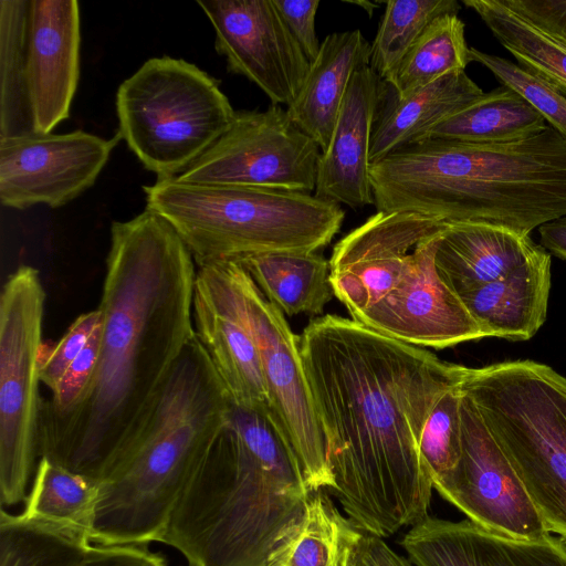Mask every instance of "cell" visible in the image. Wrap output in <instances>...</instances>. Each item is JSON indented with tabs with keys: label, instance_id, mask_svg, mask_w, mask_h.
Listing matches in <instances>:
<instances>
[{
	"label": "cell",
	"instance_id": "obj_1",
	"mask_svg": "<svg viewBox=\"0 0 566 566\" xmlns=\"http://www.w3.org/2000/svg\"><path fill=\"white\" fill-rule=\"evenodd\" d=\"M300 349L346 515L381 538L423 520L433 484L421 432L467 367L337 315L311 321Z\"/></svg>",
	"mask_w": 566,
	"mask_h": 566
},
{
	"label": "cell",
	"instance_id": "obj_2",
	"mask_svg": "<svg viewBox=\"0 0 566 566\" xmlns=\"http://www.w3.org/2000/svg\"><path fill=\"white\" fill-rule=\"evenodd\" d=\"M195 264L172 226L147 208L112 223L95 371L70 411L39 420V458L99 483L111 475L196 335Z\"/></svg>",
	"mask_w": 566,
	"mask_h": 566
},
{
	"label": "cell",
	"instance_id": "obj_3",
	"mask_svg": "<svg viewBox=\"0 0 566 566\" xmlns=\"http://www.w3.org/2000/svg\"><path fill=\"white\" fill-rule=\"evenodd\" d=\"M310 490L268 409L231 401L228 422L184 488L159 541L187 566H270Z\"/></svg>",
	"mask_w": 566,
	"mask_h": 566
},
{
	"label": "cell",
	"instance_id": "obj_4",
	"mask_svg": "<svg viewBox=\"0 0 566 566\" xmlns=\"http://www.w3.org/2000/svg\"><path fill=\"white\" fill-rule=\"evenodd\" d=\"M369 182L377 211L530 234L566 216V142L551 126L499 144L424 138L370 164Z\"/></svg>",
	"mask_w": 566,
	"mask_h": 566
},
{
	"label": "cell",
	"instance_id": "obj_5",
	"mask_svg": "<svg viewBox=\"0 0 566 566\" xmlns=\"http://www.w3.org/2000/svg\"><path fill=\"white\" fill-rule=\"evenodd\" d=\"M231 399L195 335L101 493L96 545L159 542L174 506L228 422Z\"/></svg>",
	"mask_w": 566,
	"mask_h": 566
},
{
	"label": "cell",
	"instance_id": "obj_6",
	"mask_svg": "<svg viewBox=\"0 0 566 566\" xmlns=\"http://www.w3.org/2000/svg\"><path fill=\"white\" fill-rule=\"evenodd\" d=\"M446 228L417 213L377 211L338 240L329 259L331 283L352 319L420 347L488 337L437 270Z\"/></svg>",
	"mask_w": 566,
	"mask_h": 566
},
{
	"label": "cell",
	"instance_id": "obj_7",
	"mask_svg": "<svg viewBox=\"0 0 566 566\" xmlns=\"http://www.w3.org/2000/svg\"><path fill=\"white\" fill-rule=\"evenodd\" d=\"M146 208L177 231L198 266L263 252H316L339 232L345 212L314 193L157 179Z\"/></svg>",
	"mask_w": 566,
	"mask_h": 566
},
{
	"label": "cell",
	"instance_id": "obj_8",
	"mask_svg": "<svg viewBox=\"0 0 566 566\" xmlns=\"http://www.w3.org/2000/svg\"><path fill=\"white\" fill-rule=\"evenodd\" d=\"M460 387L510 459L548 532L566 543V378L526 359L467 367Z\"/></svg>",
	"mask_w": 566,
	"mask_h": 566
},
{
	"label": "cell",
	"instance_id": "obj_9",
	"mask_svg": "<svg viewBox=\"0 0 566 566\" xmlns=\"http://www.w3.org/2000/svg\"><path fill=\"white\" fill-rule=\"evenodd\" d=\"M118 133L157 179L175 178L229 128L235 111L219 82L182 59L151 57L118 86Z\"/></svg>",
	"mask_w": 566,
	"mask_h": 566
},
{
	"label": "cell",
	"instance_id": "obj_10",
	"mask_svg": "<svg viewBox=\"0 0 566 566\" xmlns=\"http://www.w3.org/2000/svg\"><path fill=\"white\" fill-rule=\"evenodd\" d=\"M198 268L208 273L254 339L269 394L270 416L308 490H333L334 478L302 361L300 337L238 261L223 260Z\"/></svg>",
	"mask_w": 566,
	"mask_h": 566
},
{
	"label": "cell",
	"instance_id": "obj_11",
	"mask_svg": "<svg viewBox=\"0 0 566 566\" xmlns=\"http://www.w3.org/2000/svg\"><path fill=\"white\" fill-rule=\"evenodd\" d=\"M45 292L39 271L21 265L0 295V502L25 501L36 470L39 355Z\"/></svg>",
	"mask_w": 566,
	"mask_h": 566
},
{
	"label": "cell",
	"instance_id": "obj_12",
	"mask_svg": "<svg viewBox=\"0 0 566 566\" xmlns=\"http://www.w3.org/2000/svg\"><path fill=\"white\" fill-rule=\"evenodd\" d=\"M318 145L281 105L235 111L229 128L184 172L179 182L314 193Z\"/></svg>",
	"mask_w": 566,
	"mask_h": 566
},
{
	"label": "cell",
	"instance_id": "obj_13",
	"mask_svg": "<svg viewBox=\"0 0 566 566\" xmlns=\"http://www.w3.org/2000/svg\"><path fill=\"white\" fill-rule=\"evenodd\" d=\"M461 438L458 465L433 489L469 521L492 533L516 539L549 534L510 459L462 390Z\"/></svg>",
	"mask_w": 566,
	"mask_h": 566
},
{
	"label": "cell",
	"instance_id": "obj_14",
	"mask_svg": "<svg viewBox=\"0 0 566 566\" xmlns=\"http://www.w3.org/2000/svg\"><path fill=\"white\" fill-rule=\"evenodd\" d=\"M122 140L74 130L0 138V202L57 208L91 188Z\"/></svg>",
	"mask_w": 566,
	"mask_h": 566
},
{
	"label": "cell",
	"instance_id": "obj_15",
	"mask_svg": "<svg viewBox=\"0 0 566 566\" xmlns=\"http://www.w3.org/2000/svg\"><path fill=\"white\" fill-rule=\"evenodd\" d=\"M214 33L216 51L230 73L254 83L273 105L290 106L311 64L274 0H197Z\"/></svg>",
	"mask_w": 566,
	"mask_h": 566
},
{
	"label": "cell",
	"instance_id": "obj_16",
	"mask_svg": "<svg viewBox=\"0 0 566 566\" xmlns=\"http://www.w3.org/2000/svg\"><path fill=\"white\" fill-rule=\"evenodd\" d=\"M81 18L76 0H29L27 85L35 134L69 118L80 78Z\"/></svg>",
	"mask_w": 566,
	"mask_h": 566
},
{
	"label": "cell",
	"instance_id": "obj_17",
	"mask_svg": "<svg viewBox=\"0 0 566 566\" xmlns=\"http://www.w3.org/2000/svg\"><path fill=\"white\" fill-rule=\"evenodd\" d=\"M415 566H566V543L551 533L516 539L469 520L426 516L400 541Z\"/></svg>",
	"mask_w": 566,
	"mask_h": 566
},
{
	"label": "cell",
	"instance_id": "obj_18",
	"mask_svg": "<svg viewBox=\"0 0 566 566\" xmlns=\"http://www.w3.org/2000/svg\"><path fill=\"white\" fill-rule=\"evenodd\" d=\"M381 83L369 65L350 77L329 145L319 155L316 197L354 209L374 205L369 150Z\"/></svg>",
	"mask_w": 566,
	"mask_h": 566
},
{
	"label": "cell",
	"instance_id": "obj_19",
	"mask_svg": "<svg viewBox=\"0 0 566 566\" xmlns=\"http://www.w3.org/2000/svg\"><path fill=\"white\" fill-rule=\"evenodd\" d=\"M192 317L196 336L231 401L250 409L269 410V394L254 339L202 268L197 269Z\"/></svg>",
	"mask_w": 566,
	"mask_h": 566
},
{
	"label": "cell",
	"instance_id": "obj_20",
	"mask_svg": "<svg viewBox=\"0 0 566 566\" xmlns=\"http://www.w3.org/2000/svg\"><path fill=\"white\" fill-rule=\"evenodd\" d=\"M543 247L530 234L476 223H449L436 251V266L458 295L496 281L533 258Z\"/></svg>",
	"mask_w": 566,
	"mask_h": 566
},
{
	"label": "cell",
	"instance_id": "obj_21",
	"mask_svg": "<svg viewBox=\"0 0 566 566\" xmlns=\"http://www.w3.org/2000/svg\"><path fill=\"white\" fill-rule=\"evenodd\" d=\"M551 263L542 248L510 274L459 297L488 337L527 340L546 319Z\"/></svg>",
	"mask_w": 566,
	"mask_h": 566
},
{
	"label": "cell",
	"instance_id": "obj_22",
	"mask_svg": "<svg viewBox=\"0 0 566 566\" xmlns=\"http://www.w3.org/2000/svg\"><path fill=\"white\" fill-rule=\"evenodd\" d=\"M370 61V43L359 29L334 32L321 42L317 57L294 102L286 108L292 122L324 153L353 74Z\"/></svg>",
	"mask_w": 566,
	"mask_h": 566
},
{
	"label": "cell",
	"instance_id": "obj_23",
	"mask_svg": "<svg viewBox=\"0 0 566 566\" xmlns=\"http://www.w3.org/2000/svg\"><path fill=\"white\" fill-rule=\"evenodd\" d=\"M484 92L465 71L449 73L406 97L394 95L378 113L369 160L376 163L394 150L421 140L437 124L464 108Z\"/></svg>",
	"mask_w": 566,
	"mask_h": 566
},
{
	"label": "cell",
	"instance_id": "obj_24",
	"mask_svg": "<svg viewBox=\"0 0 566 566\" xmlns=\"http://www.w3.org/2000/svg\"><path fill=\"white\" fill-rule=\"evenodd\" d=\"M235 261L283 314H321L335 296L329 260L316 252H263Z\"/></svg>",
	"mask_w": 566,
	"mask_h": 566
},
{
	"label": "cell",
	"instance_id": "obj_25",
	"mask_svg": "<svg viewBox=\"0 0 566 566\" xmlns=\"http://www.w3.org/2000/svg\"><path fill=\"white\" fill-rule=\"evenodd\" d=\"M363 534L325 489L311 491L301 521L277 545L270 566H349Z\"/></svg>",
	"mask_w": 566,
	"mask_h": 566
},
{
	"label": "cell",
	"instance_id": "obj_26",
	"mask_svg": "<svg viewBox=\"0 0 566 566\" xmlns=\"http://www.w3.org/2000/svg\"><path fill=\"white\" fill-rule=\"evenodd\" d=\"M547 126L532 105L502 85L437 124L424 138L499 144L526 138Z\"/></svg>",
	"mask_w": 566,
	"mask_h": 566
},
{
	"label": "cell",
	"instance_id": "obj_27",
	"mask_svg": "<svg viewBox=\"0 0 566 566\" xmlns=\"http://www.w3.org/2000/svg\"><path fill=\"white\" fill-rule=\"evenodd\" d=\"M518 62L566 91V43L510 7L505 0H463Z\"/></svg>",
	"mask_w": 566,
	"mask_h": 566
},
{
	"label": "cell",
	"instance_id": "obj_28",
	"mask_svg": "<svg viewBox=\"0 0 566 566\" xmlns=\"http://www.w3.org/2000/svg\"><path fill=\"white\" fill-rule=\"evenodd\" d=\"M99 482L40 458L22 514L86 532L91 538Z\"/></svg>",
	"mask_w": 566,
	"mask_h": 566
},
{
	"label": "cell",
	"instance_id": "obj_29",
	"mask_svg": "<svg viewBox=\"0 0 566 566\" xmlns=\"http://www.w3.org/2000/svg\"><path fill=\"white\" fill-rule=\"evenodd\" d=\"M92 542L81 530L0 512V566H77Z\"/></svg>",
	"mask_w": 566,
	"mask_h": 566
},
{
	"label": "cell",
	"instance_id": "obj_30",
	"mask_svg": "<svg viewBox=\"0 0 566 566\" xmlns=\"http://www.w3.org/2000/svg\"><path fill=\"white\" fill-rule=\"evenodd\" d=\"M29 0H0V138L32 134L27 85Z\"/></svg>",
	"mask_w": 566,
	"mask_h": 566
},
{
	"label": "cell",
	"instance_id": "obj_31",
	"mask_svg": "<svg viewBox=\"0 0 566 566\" xmlns=\"http://www.w3.org/2000/svg\"><path fill=\"white\" fill-rule=\"evenodd\" d=\"M464 27L458 14L440 15L427 27L397 72L391 86L397 98L449 73L465 71L471 60Z\"/></svg>",
	"mask_w": 566,
	"mask_h": 566
},
{
	"label": "cell",
	"instance_id": "obj_32",
	"mask_svg": "<svg viewBox=\"0 0 566 566\" xmlns=\"http://www.w3.org/2000/svg\"><path fill=\"white\" fill-rule=\"evenodd\" d=\"M370 43L369 67L392 86L397 72L427 27L443 14H458L457 0H388Z\"/></svg>",
	"mask_w": 566,
	"mask_h": 566
},
{
	"label": "cell",
	"instance_id": "obj_33",
	"mask_svg": "<svg viewBox=\"0 0 566 566\" xmlns=\"http://www.w3.org/2000/svg\"><path fill=\"white\" fill-rule=\"evenodd\" d=\"M461 382L440 395L421 432L419 451L432 484L450 475L461 457Z\"/></svg>",
	"mask_w": 566,
	"mask_h": 566
},
{
	"label": "cell",
	"instance_id": "obj_34",
	"mask_svg": "<svg viewBox=\"0 0 566 566\" xmlns=\"http://www.w3.org/2000/svg\"><path fill=\"white\" fill-rule=\"evenodd\" d=\"M471 62L485 66L502 83L532 105L566 142V91L507 59L470 48Z\"/></svg>",
	"mask_w": 566,
	"mask_h": 566
},
{
	"label": "cell",
	"instance_id": "obj_35",
	"mask_svg": "<svg viewBox=\"0 0 566 566\" xmlns=\"http://www.w3.org/2000/svg\"><path fill=\"white\" fill-rule=\"evenodd\" d=\"M101 323L86 346L62 375L50 397L41 398L40 419L56 418L70 411L84 395L95 371L99 345Z\"/></svg>",
	"mask_w": 566,
	"mask_h": 566
},
{
	"label": "cell",
	"instance_id": "obj_36",
	"mask_svg": "<svg viewBox=\"0 0 566 566\" xmlns=\"http://www.w3.org/2000/svg\"><path fill=\"white\" fill-rule=\"evenodd\" d=\"M101 323L98 308L81 314L56 344L42 343L39 355L40 381L52 390L64 371L86 346Z\"/></svg>",
	"mask_w": 566,
	"mask_h": 566
},
{
	"label": "cell",
	"instance_id": "obj_37",
	"mask_svg": "<svg viewBox=\"0 0 566 566\" xmlns=\"http://www.w3.org/2000/svg\"><path fill=\"white\" fill-rule=\"evenodd\" d=\"M319 3V0H274L285 25L310 64L315 61L321 49V42L315 30V19Z\"/></svg>",
	"mask_w": 566,
	"mask_h": 566
},
{
	"label": "cell",
	"instance_id": "obj_38",
	"mask_svg": "<svg viewBox=\"0 0 566 566\" xmlns=\"http://www.w3.org/2000/svg\"><path fill=\"white\" fill-rule=\"evenodd\" d=\"M163 554L148 545H96L92 544L77 566H166Z\"/></svg>",
	"mask_w": 566,
	"mask_h": 566
},
{
	"label": "cell",
	"instance_id": "obj_39",
	"mask_svg": "<svg viewBox=\"0 0 566 566\" xmlns=\"http://www.w3.org/2000/svg\"><path fill=\"white\" fill-rule=\"evenodd\" d=\"M517 12L566 43V0H505Z\"/></svg>",
	"mask_w": 566,
	"mask_h": 566
},
{
	"label": "cell",
	"instance_id": "obj_40",
	"mask_svg": "<svg viewBox=\"0 0 566 566\" xmlns=\"http://www.w3.org/2000/svg\"><path fill=\"white\" fill-rule=\"evenodd\" d=\"M349 566H415L394 551L384 538L365 533L358 542Z\"/></svg>",
	"mask_w": 566,
	"mask_h": 566
},
{
	"label": "cell",
	"instance_id": "obj_41",
	"mask_svg": "<svg viewBox=\"0 0 566 566\" xmlns=\"http://www.w3.org/2000/svg\"><path fill=\"white\" fill-rule=\"evenodd\" d=\"M541 245L566 262V216L538 227Z\"/></svg>",
	"mask_w": 566,
	"mask_h": 566
},
{
	"label": "cell",
	"instance_id": "obj_42",
	"mask_svg": "<svg viewBox=\"0 0 566 566\" xmlns=\"http://www.w3.org/2000/svg\"><path fill=\"white\" fill-rule=\"evenodd\" d=\"M344 2L361 8L365 12L368 13L369 17H371L374 11L379 8V2H375V1H370V0H347Z\"/></svg>",
	"mask_w": 566,
	"mask_h": 566
}]
</instances>
